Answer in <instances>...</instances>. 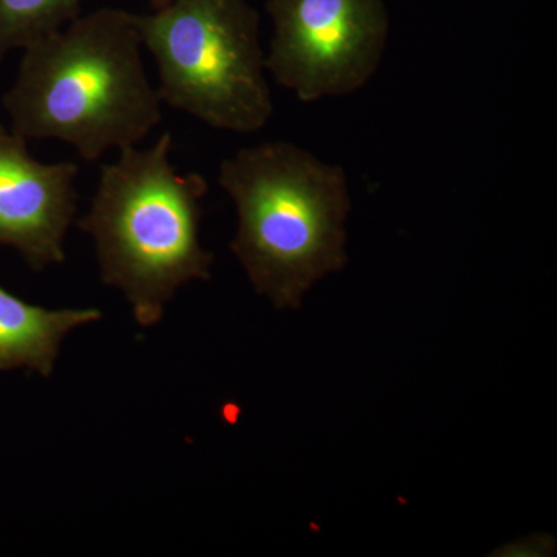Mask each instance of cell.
Here are the masks:
<instances>
[{
  "mask_svg": "<svg viewBox=\"0 0 557 557\" xmlns=\"http://www.w3.org/2000/svg\"><path fill=\"white\" fill-rule=\"evenodd\" d=\"M21 51L2 106L25 141L57 139L97 161L138 146L163 119L135 14L98 10Z\"/></svg>",
  "mask_w": 557,
  "mask_h": 557,
  "instance_id": "cell-1",
  "label": "cell"
},
{
  "mask_svg": "<svg viewBox=\"0 0 557 557\" xmlns=\"http://www.w3.org/2000/svg\"><path fill=\"white\" fill-rule=\"evenodd\" d=\"M219 183L237 211L231 249L276 309H299L317 282L346 267L351 199L339 164L267 141L223 160Z\"/></svg>",
  "mask_w": 557,
  "mask_h": 557,
  "instance_id": "cell-2",
  "label": "cell"
},
{
  "mask_svg": "<svg viewBox=\"0 0 557 557\" xmlns=\"http://www.w3.org/2000/svg\"><path fill=\"white\" fill-rule=\"evenodd\" d=\"M171 150L170 132L149 148L120 150L119 160L101 166L78 222L95 242L102 282L126 296L143 329L159 324L180 287L209 281L214 262L200 244L208 182L182 174Z\"/></svg>",
  "mask_w": 557,
  "mask_h": 557,
  "instance_id": "cell-3",
  "label": "cell"
},
{
  "mask_svg": "<svg viewBox=\"0 0 557 557\" xmlns=\"http://www.w3.org/2000/svg\"><path fill=\"white\" fill-rule=\"evenodd\" d=\"M163 104L212 129L255 134L273 116L259 16L247 0H171L138 16Z\"/></svg>",
  "mask_w": 557,
  "mask_h": 557,
  "instance_id": "cell-4",
  "label": "cell"
},
{
  "mask_svg": "<svg viewBox=\"0 0 557 557\" xmlns=\"http://www.w3.org/2000/svg\"><path fill=\"white\" fill-rule=\"evenodd\" d=\"M267 72L299 101L347 97L379 72L388 39L383 0H269Z\"/></svg>",
  "mask_w": 557,
  "mask_h": 557,
  "instance_id": "cell-5",
  "label": "cell"
},
{
  "mask_svg": "<svg viewBox=\"0 0 557 557\" xmlns=\"http://www.w3.org/2000/svg\"><path fill=\"white\" fill-rule=\"evenodd\" d=\"M78 174L72 161L36 160L27 141L0 124V245L16 249L35 271L65 260Z\"/></svg>",
  "mask_w": 557,
  "mask_h": 557,
  "instance_id": "cell-6",
  "label": "cell"
},
{
  "mask_svg": "<svg viewBox=\"0 0 557 557\" xmlns=\"http://www.w3.org/2000/svg\"><path fill=\"white\" fill-rule=\"evenodd\" d=\"M101 318L97 309H42L0 287V370L27 369L49 379L65 336Z\"/></svg>",
  "mask_w": 557,
  "mask_h": 557,
  "instance_id": "cell-7",
  "label": "cell"
},
{
  "mask_svg": "<svg viewBox=\"0 0 557 557\" xmlns=\"http://www.w3.org/2000/svg\"><path fill=\"white\" fill-rule=\"evenodd\" d=\"M81 0H0V61L76 20Z\"/></svg>",
  "mask_w": 557,
  "mask_h": 557,
  "instance_id": "cell-8",
  "label": "cell"
},
{
  "mask_svg": "<svg viewBox=\"0 0 557 557\" xmlns=\"http://www.w3.org/2000/svg\"><path fill=\"white\" fill-rule=\"evenodd\" d=\"M171 0H152L153 7H156L157 10L161 9V7L168 5Z\"/></svg>",
  "mask_w": 557,
  "mask_h": 557,
  "instance_id": "cell-9",
  "label": "cell"
}]
</instances>
